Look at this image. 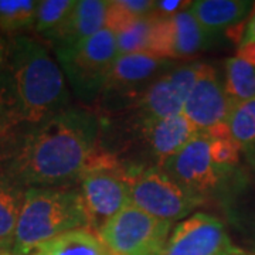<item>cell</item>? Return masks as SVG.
Returning <instances> with one entry per match:
<instances>
[{
    "label": "cell",
    "mask_w": 255,
    "mask_h": 255,
    "mask_svg": "<svg viewBox=\"0 0 255 255\" xmlns=\"http://www.w3.org/2000/svg\"><path fill=\"white\" fill-rule=\"evenodd\" d=\"M101 152L100 118L91 110L70 107L16 130L0 172L26 190L70 187Z\"/></svg>",
    "instance_id": "obj_1"
},
{
    "label": "cell",
    "mask_w": 255,
    "mask_h": 255,
    "mask_svg": "<svg viewBox=\"0 0 255 255\" xmlns=\"http://www.w3.org/2000/svg\"><path fill=\"white\" fill-rule=\"evenodd\" d=\"M70 107L64 73L44 43L24 34L7 40L0 67V121L18 130L41 124Z\"/></svg>",
    "instance_id": "obj_2"
},
{
    "label": "cell",
    "mask_w": 255,
    "mask_h": 255,
    "mask_svg": "<svg viewBox=\"0 0 255 255\" xmlns=\"http://www.w3.org/2000/svg\"><path fill=\"white\" fill-rule=\"evenodd\" d=\"M77 228H90V220L78 189H27L11 253L30 255L40 244Z\"/></svg>",
    "instance_id": "obj_3"
},
{
    "label": "cell",
    "mask_w": 255,
    "mask_h": 255,
    "mask_svg": "<svg viewBox=\"0 0 255 255\" xmlns=\"http://www.w3.org/2000/svg\"><path fill=\"white\" fill-rule=\"evenodd\" d=\"M54 54L74 95L84 105L94 107L118 57L115 31L104 27L78 47L55 50Z\"/></svg>",
    "instance_id": "obj_4"
},
{
    "label": "cell",
    "mask_w": 255,
    "mask_h": 255,
    "mask_svg": "<svg viewBox=\"0 0 255 255\" xmlns=\"http://www.w3.org/2000/svg\"><path fill=\"white\" fill-rule=\"evenodd\" d=\"M173 67L172 60L146 53L118 55L91 111L100 119L125 114L136 104L152 82Z\"/></svg>",
    "instance_id": "obj_5"
},
{
    "label": "cell",
    "mask_w": 255,
    "mask_h": 255,
    "mask_svg": "<svg viewBox=\"0 0 255 255\" xmlns=\"http://www.w3.org/2000/svg\"><path fill=\"white\" fill-rule=\"evenodd\" d=\"M78 183L90 228L95 233L121 210L132 204L128 166L104 149Z\"/></svg>",
    "instance_id": "obj_6"
},
{
    "label": "cell",
    "mask_w": 255,
    "mask_h": 255,
    "mask_svg": "<svg viewBox=\"0 0 255 255\" xmlns=\"http://www.w3.org/2000/svg\"><path fill=\"white\" fill-rule=\"evenodd\" d=\"M128 166V164H127ZM132 204L156 219L174 223L187 219L204 200L183 189L160 167L128 166Z\"/></svg>",
    "instance_id": "obj_7"
},
{
    "label": "cell",
    "mask_w": 255,
    "mask_h": 255,
    "mask_svg": "<svg viewBox=\"0 0 255 255\" xmlns=\"http://www.w3.org/2000/svg\"><path fill=\"white\" fill-rule=\"evenodd\" d=\"M173 223L156 219L133 204L97 231L114 255H163Z\"/></svg>",
    "instance_id": "obj_8"
},
{
    "label": "cell",
    "mask_w": 255,
    "mask_h": 255,
    "mask_svg": "<svg viewBox=\"0 0 255 255\" xmlns=\"http://www.w3.org/2000/svg\"><path fill=\"white\" fill-rule=\"evenodd\" d=\"M118 128L129 133L130 143H137L142 155L146 156V166L162 167L170 157L180 152L199 130L183 114L166 119H136L129 115H118Z\"/></svg>",
    "instance_id": "obj_9"
},
{
    "label": "cell",
    "mask_w": 255,
    "mask_h": 255,
    "mask_svg": "<svg viewBox=\"0 0 255 255\" xmlns=\"http://www.w3.org/2000/svg\"><path fill=\"white\" fill-rule=\"evenodd\" d=\"M199 64H183L160 75L146 88L136 104L122 115L136 119H166L183 114L184 102L197 77Z\"/></svg>",
    "instance_id": "obj_10"
},
{
    "label": "cell",
    "mask_w": 255,
    "mask_h": 255,
    "mask_svg": "<svg viewBox=\"0 0 255 255\" xmlns=\"http://www.w3.org/2000/svg\"><path fill=\"white\" fill-rule=\"evenodd\" d=\"M163 255H247L224 224L207 213H194L172 230Z\"/></svg>",
    "instance_id": "obj_11"
},
{
    "label": "cell",
    "mask_w": 255,
    "mask_h": 255,
    "mask_svg": "<svg viewBox=\"0 0 255 255\" xmlns=\"http://www.w3.org/2000/svg\"><path fill=\"white\" fill-rule=\"evenodd\" d=\"M183 189L200 197H206L219 187L226 172L213 162L207 133L199 132L187 145L160 167Z\"/></svg>",
    "instance_id": "obj_12"
},
{
    "label": "cell",
    "mask_w": 255,
    "mask_h": 255,
    "mask_svg": "<svg viewBox=\"0 0 255 255\" xmlns=\"http://www.w3.org/2000/svg\"><path fill=\"white\" fill-rule=\"evenodd\" d=\"M234 104L228 98L224 84L210 64H199L196 81L183 107V115L199 132H207L227 124Z\"/></svg>",
    "instance_id": "obj_13"
},
{
    "label": "cell",
    "mask_w": 255,
    "mask_h": 255,
    "mask_svg": "<svg viewBox=\"0 0 255 255\" xmlns=\"http://www.w3.org/2000/svg\"><path fill=\"white\" fill-rule=\"evenodd\" d=\"M108 1L78 0L67 20L63 31L51 44L53 50H68L87 41L107 26Z\"/></svg>",
    "instance_id": "obj_14"
},
{
    "label": "cell",
    "mask_w": 255,
    "mask_h": 255,
    "mask_svg": "<svg viewBox=\"0 0 255 255\" xmlns=\"http://www.w3.org/2000/svg\"><path fill=\"white\" fill-rule=\"evenodd\" d=\"M254 4L247 0H197L191 1L187 11L209 34L217 37L224 30L243 24Z\"/></svg>",
    "instance_id": "obj_15"
},
{
    "label": "cell",
    "mask_w": 255,
    "mask_h": 255,
    "mask_svg": "<svg viewBox=\"0 0 255 255\" xmlns=\"http://www.w3.org/2000/svg\"><path fill=\"white\" fill-rule=\"evenodd\" d=\"M216 37L209 34L187 10L169 18L167 58L190 60L211 46Z\"/></svg>",
    "instance_id": "obj_16"
},
{
    "label": "cell",
    "mask_w": 255,
    "mask_h": 255,
    "mask_svg": "<svg viewBox=\"0 0 255 255\" xmlns=\"http://www.w3.org/2000/svg\"><path fill=\"white\" fill-rule=\"evenodd\" d=\"M30 255H114L91 228H77L40 244Z\"/></svg>",
    "instance_id": "obj_17"
},
{
    "label": "cell",
    "mask_w": 255,
    "mask_h": 255,
    "mask_svg": "<svg viewBox=\"0 0 255 255\" xmlns=\"http://www.w3.org/2000/svg\"><path fill=\"white\" fill-rule=\"evenodd\" d=\"M26 189L0 172V248L13 250Z\"/></svg>",
    "instance_id": "obj_18"
},
{
    "label": "cell",
    "mask_w": 255,
    "mask_h": 255,
    "mask_svg": "<svg viewBox=\"0 0 255 255\" xmlns=\"http://www.w3.org/2000/svg\"><path fill=\"white\" fill-rule=\"evenodd\" d=\"M227 125L240 152L255 170V100L234 105Z\"/></svg>",
    "instance_id": "obj_19"
},
{
    "label": "cell",
    "mask_w": 255,
    "mask_h": 255,
    "mask_svg": "<svg viewBox=\"0 0 255 255\" xmlns=\"http://www.w3.org/2000/svg\"><path fill=\"white\" fill-rule=\"evenodd\" d=\"M75 6V0H41L38 1L34 27L38 36L53 44L63 31Z\"/></svg>",
    "instance_id": "obj_20"
},
{
    "label": "cell",
    "mask_w": 255,
    "mask_h": 255,
    "mask_svg": "<svg viewBox=\"0 0 255 255\" xmlns=\"http://www.w3.org/2000/svg\"><path fill=\"white\" fill-rule=\"evenodd\" d=\"M38 1L34 0H0V31L11 37L23 36L33 30Z\"/></svg>",
    "instance_id": "obj_21"
},
{
    "label": "cell",
    "mask_w": 255,
    "mask_h": 255,
    "mask_svg": "<svg viewBox=\"0 0 255 255\" xmlns=\"http://www.w3.org/2000/svg\"><path fill=\"white\" fill-rule=\"evenodd\" d=\"M224 88L234 105L255 100V65L246 63L237 57L226 61Z\"/></svg>",
    "instance_id": "obj_22"
},
{
    "label": "cell",
    "mask_w": 255,
    "mask_h": 255,
    "mask_svg": "<svg viewBox=\"0 0 255 255\" xmlns=\"http://www.w3.org/2000/svg\"><path fill=\"white\" fill-rule=\"evenodd\" d=\"M155 24V13L133 20L127 27L119 30L117 34L118 55L146 53L149 54L152 33Z\"/></svg>",
    "instance_id": "obj_23"
},
{
    "label": "cell",
    "mask_w": 255,
    "mask_h": 255,
    "mask_svg": "<svg viewBox=\"0 0 255 255\" xmlns=\"http://www.w3.org/2000/svg\"><path fill=\"white\" fill-rule=\"evenodd\" d=\"M210 140V153L213 162L219 166L223 172H228L236 167L240 162V147L233 139L227 124H221L207 132Z\"/></svg>",
    "instance_id": "obj_24"
},
{
    "label": "cell",
    "mask_w": 255,
    "mask_h": 255,
    "mask_svg": "<svg viewBox=\"0 0 255 255\" xmlns=\"http://www.w3.org/2000/svg\"><path fill=\"white\" fill-rule=\"evenodd\" d=\"M191 1L184 0H157L155 1V13L159 17H173L190 7Z\"/></svg>",
    "instance_id": "obj_25"
},
{
    "label": "cell",
    "mask_w": 255,
    "mask_h": 255,
    "mask_svg": "<svg viewBox=\"0 0 255 255\" xmlns=\"http://www.w3.org/2000/svg\"><path fill=\"white\" fill-rule=\"evenodd\" d=\"M16 133V130L10 129L9 127H6L1 121H0V167L6 159L7 155V150H9L10 142H11V137Z\"/></svg>",
    "instance_id": "obj_26"
},
{
    "label": "cell",
    "mask_w": 255,
    "mask_h": 255,
    "mask_svg": "<svg viewBox=\"0 0 255 255\" xmlns=\"http://www.w3.org/2000/svg\"><path fill=\"white\" fill-rule=\"evenodd\" d=\"M237 58L246 63L255 65V41H244L240 43L237 48Z\"/></svg>",
    "instance_id": "obj_27"
},
{
    "label": "cell",
    "mask_w": 255,
    "mask_h": 255,
    "mask_svg": "<svg viewBox=\"0 0 255 255\" xmlns=\"http://www.w3.org/2000/svg\"><path fill=\"white\" fill-rule=\"evenodd\" d=\"M244 41H255V6L251 11V16L248 18V21H247L244 34L241 37L240 43H244Z\"/></svg>",
    "instance_id": "obj_28"
},
{
    "label": "cell",
    "mask_w": 255,
    "mask_h": 255,
    "mask_svg": "<svg viewBox=\"0 0 255 255\" xmlns=\"http://www.w3.org/2000/svg\"><path fill=\"white\" fill-rule=\"evenodd\" d=\"M6 51H7V40L3 38V34L0 31V67L4 61V57H6Z\"/></svg>",
    "instance_id": "obj_29"
},
{
    "label": "cell",
    "mask_w": 255,
    "mask_h": 255,
    "mask_svg": "<svg viewBox=\"0 0 255 255\" xmlns=\"http://www.w3.org/2000/svg\"><path fill=\"white\" fill-rule=\"evenodd\" d=\"M0 255H13V253H10V251H6V250L0 248Z\"/></svg>",
    "instance_id": "obj_30"
}]
</instances>
